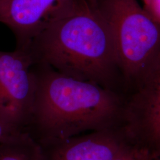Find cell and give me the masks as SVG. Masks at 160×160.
I'll return each mask as SVG.
<instances>
[{
    "mask_svg": "<svg viewBox=\"0 0 160 160\" xmlns=\"http://www.w3.org/2000/svg\"><path fill=\"white\" fill-rule=\"evenodd\" d=\"M37 90L26 132L35 141L120 129L125 102L118 92L34 63Z\"/></svg>",
    "mask_w": 160,
    "mask_h": 160,
    "instance_id": "1",
    "label": "cell"
},
{
    "mask_svg": "<svg viewBox=\"0 0 160 160\" xmlns=\"http://www.w3.org/2000/svg\"><path fill=\"white\" fill-rule=\"evenodd\" d=\"M28 48L35 63L118 92L120 73L112 35L92 0H77Z\"/></svg>",
    "mask_w": 160,
    "mask_h": 160,
    "instance_id": "2",
    "label": "cell"
},
{
    "mask_svg": "<svg viewBox=\"0 0 160 160\" xmlns=\"http://www.w3.org/2000/svg\"><path fill=\"white\" fill-rule=\"evenodd\" d=\"M108 23L120 75L137 85L160 55V24L138 0H92Z\"/></svg>",
    "mask_w": 160,
    "mask_h": 160,
    "instance_id": "3",
    "label": "cell"
},
{
    "mask_svg": "<svg viewBox=\"0 0 160 160\" xmlns=\"http://www.w3.org/2000/svg\"><path fill=\"white\" fill-rule=\"evenodd\" d=\"M34 61L28 48L0 51V121L25 132L29 125L37 90Z\"/></svg>",
    "mask_w": 160,
    "mask_h": 160,
    "instance_id": "4",
    "label": "cell"
},
{
    "mask_svg": "<svg viewBox=\"0 0 160 160\" xmlns=\"http://www.w3.org/2000/svg\"><path fill=\"white\" fill-rule=\"evenodd\" d=\"M77 0H0V23L14 33L16 48H27L38 36L63 17Z\"/></svg>",
    "mask_w": 160,
    "mask_h": 160,
    "instance_id": "5",
    "label": "cell"
},
{
    "mask_svg": "<svg viewBox=\"0 0 160 160\" xmlns=\"http://www.w3.org/2000/svg\"><path fill=\"white\" fill-rule=\"evenodd\" d=\"M37 142L41 160H113L126 145L119 129Z\"/></svg>",
    "mask_w": 160,
    "mask_h": 160,
    "instance_id": "6",
    "label": "cell"
},
{
    "mask_svg": "<svg viewBox=\"0 0 160 160\" xmlns=\"http://www.w3.org/2000/svg\"><path fill=\"white\" fill-rule=\"evenodd\" d=\"M137 92L125 103L123 124L131 132L160 108V55L137 85Z\"/></svg>",
    "mask_w": 160,
    "mask_h": 160,
    "instance_id": "7",
    "label": "cell"
},
{
    "mask_svg": "<svg viewBox=\"0 0 160 160\" xmlns=\"http://www.w3.org/2000/svg\"><path fill=\"white\" fill-rule=\"evenodd\" d=\"M0 160H41L39 145L27 132H22L0 143Z\"/></svg>",
    "mask_w": 160,
    "mask_h": 160,
    "instance_id": "8",
    "label": "cell"
},
{
    "mask_svg": "<svg viewBox=\"0 0 160 160\" xmlns=\"http://www.w3.org/2000/svg\"><path fill=\"white\" fill-rule=\"evenodd\" d=\"M147 155L148 153L142 149L126 145L113 160H141Z\"/></svg>",
    "mask_w": 160,
    "mask_h": 160,
    "instance_id": "9",
    "label": "cell"
},
{
    "mask_svg": "<svg viewBox=\"0 0 160 160\" xmlns=\"http://www.w3.org/2000/svg\"><path fill=\"white\" fill-rule=\"evenodd\" d=\"M143 7L156 22L160 24V0H148Z\"/></svg>",
    "mask_w": 160,
    "mask_h": 160,
    "instance_id": "10",
    "label": "cell"
},
{
    "mask_svg": "<svg viewBox=\"0 0 160 160\" xmlns=\"http://www.w3.org/2000/svg\"><path fill=\"white\" fill-rule=\"evenodd\" d=\"M22 132H25L16 131L0 121V143L7 142Z\"/></svg>",
    "mask_w": 160,
    "mask_h": 160,
    "instance_id": "11",
    "label": "cell"
},
{
    "mask_svg": "<svg viewBox=\"0 0 160 160\" xmlns=\"http://www.w3.org/2000/svg\"><path fill=\"white\" fill-rule=\"evenodd\" d=\"M141 160H150V159H149V157L147 155V156L144 157Z\"/></svg>",
    "mask_w": 160,
    "mask_h": 160,
    "instance_id": "12",
    "label": "cell"
},
{
    "mask_svg": "<svg viewBox=\"0 0 160 160\" xmlns=\"http://www.w3.org/2000/svg\"><path fill=\"white\" fill-rule=\"evenodd\" d=\"M148 0H142V3H143V4H145V3H147V2H148Z\"/></svg>",
    "mask_w": 160,
    "mask_h": 160,
    "instance_id": "13",
    "label": "cell"
},
{
    "mask_svg": "<svg viewBox=\"0 0 160 160\" xmlns=\"http://www.w3.org/2000/svg\"><path fill=\"white\" fill-rule=\"evenodd\" d=\"M152 160H160V158H155Z\"/></svg>",
    "mask_w": 160,
    "mask_h": 160,
    "instance_id": "14",
    "label": "cell"
}]
</instances>
